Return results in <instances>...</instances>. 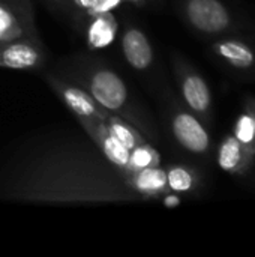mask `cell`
I'll list each match as a JSON object with an SVG mask.
<instances>
[{
  "mask_svg": "<svg viewBox=\"0 0 255 257\" xmlns=\"http://www.w3.org/2000/svg\"><path fill=\"white\" fill-rule=\"evenodd\" d=\"M89 93L108 111L120 110L128 99V89L123 80L111 69H96L89 80Z\"/></svg>",
  "mask_w": 255,
  "mask_h": 257,
  "instance_id": "6da1fadb",
  "label": "cell"
},
{
  "mask_svg": "<svg viewBox=\"0 0 255 257\" xmlns=\"http://www.w3.org/2000/svg\"><path fill=\"white\" fill-rule=\"evenodd\" d=\"M186 14L192 26L206 33H218L228 24V14L218 0H189Z\"/></svg>",
  "mask_w": 255,
  "mask_h": 257,
  "instance_id": "7a4b0ae2",
  "label": "cell"
},
{
  "mask_svg": "<svg viewBox=\"0 0 255 257\" xmlns=\"http://www.w3.org/2000/svg\"><path fill=\"white\" fill-rule=\"evenodd\" d=\"M42 51L35 42L15 39L0 44V66L9 69H33L42 63Z\"/></svg>",
  "mask_w": 255,
  "mask_h": 257,
  "instance_id": "3957f363",
  "label": "cell"
},
{
  "mask_svg": "<svg viewBox=\"0 0 255 257\" xmlns=\"http://www.w3.org/2000/svg\"><path fill=\"white\" fill-rule=\"evenodd\" d=\"M53 87L63 99V102L69 107V110L80 119V120H102L105 116L98 108V102L92 98V95L77 86L66 84L57 80H51Z\"/></svg>",
  "mask_w": 255,
  "mask_h": 257,
  "instance_id": "277c9868",
  "label": "cell"
},
{
  "mask_svg": "<svg viewBox=\"0 0 255 257\" xmlns=\"http://www.w3.org/2000/svg\"><path fill=\"white\" fill-rule=\"evenodd\" d=\"M81 123L89 131V134L95 139V142L101 146L104 155L107 157V160L110 163H113L114 166H117L120 169H128L131 149H128L126 146H123L108 131V128L105 126V123H102L101 120H96V122L81 120Z\"/></svg>",
  "mask_w": 255,
  "mask_h": 257,
  "instance_id": "5b68a950",
  "label": "cell"
},
{
  "mask_svg": "<svg viewBox=\"0 0 255 257\" xmlns=\"http://www.w3.org/2000/svg\"><path fill=\"white\" fill-rule=\"evenodd\" d=\"M173 133L177 142L191 152L200 154L209 148V136L192 114L179 113L173 119Z\"/></svg>",
  "mask_w": 255,
  "mask_h": 257,
  "instance_id": "8992f818",
  "label": "cell"
},
{
  "mask_svg": "<svg viewBox=\"0 0 255 257\" xmlns=\"http://www.w3.org/2000/svg\"><path fill=\"white\" fill-rule=\"evenodd\" d=\"M122 50L128 63L138 71L147 69L153 62V50L147 36L140 29H128L122 38Z\"/></svg>",
  "mask_w": 255,
  "mask_h": 257,
  "instance_id": "52a82bcc",
  "label": "cell"
},
{
  "mask_svg": "<svg viewBox=\"0 0 255 257\" xmlns=\"http://www.w3.org/2000/svg\"><path fill=\"white\" fill-rule=\"evenodd\" d=\"M116 35H117V21L113 17V14L108 12V14L92 17V21L87 27L86 38H87V44L92 48L101 50L111 45L116 39Z\"/></svg>",
  "mask_w": 255,
  "mask_h": 257,
  "instance_id": "ba28073f",
  "label": "cell"
},
{
  "mask_svg": "<svg viewBox=\"0 0 255 257\" xmlns=\"http://www.w3.org/2000/svg\"><path fill=\"white\" fill-rule=\"evenodd\" d=\"M131 185L141 194L155 196L167 187V173L156 167H147L143 170L132 172Z\"/></svg>",
  "mask_w": 255,
  "mask_h": 257,
  "instance_id": "9c48e42d",
  "label": "cell"
},
{
  "mask_svg": "<svg viewBox=\"0 0 255 257\" xmlns=\"http://www.w3.org/2000/svg\"><path fill=\"white\" fill-rule=\"evenodd\" d=\"M183 98L188 105L195 111H206L210 105V92L207 84L197 75L185 78L182 86Z\"/></svg>",
  "mask_w": 255,
  "mask_h": 257,
  "instance_id": "30bf717a",
  "label": "cell"
},
{
  "mask_svg": "<svg viewBox=\"0 0 255 257\" xmlns=\"http://www.w3.org/2000/svg\"><path fill=\"white\" fill-rule=\"evenodd\" d=\"M27 29L20 15L9 6L0 3V44L21 39L27 35Z\"/></svg>",
  "mask_w": 255,
  "mask_h": 257,
  "instance_id": "8fae6325",
  "label": "cell"
},
{
  "mask_svg": "<svg viewBox=\"0 0 255 257\" xmlns=\"http://www.w3.org/2000/svg\"><path fill=\"white\" fill-rule=\"evenodd\" d=\"M219 54L222 57H225L228 62H231L234 66H240V68H246L254 62V54L252 51L245 47L240 42H234V41H228L219 45Z\"/></svg>",
  "mask_w": 255,
  "mask_h": 257,
  "instance_id": "7c38bea8",
  "label": "cell"
},
{
  "mask_svg": "<svg viewBox=\"0 0 255 257\" xmlns=\"http://www.w3.org/2000/svg\"><path fill=\"white\" fill-rule=\"evenodd\" d=\"M158 164H159L158 152L152 146L140 143L138 146H135L131 151L128 170L137 172V170H143V169H147V167H156Z\"/></svg>",
  "mask_w": 255,
  "mask_h": 257,
  "instance_id": "4fadbf2b",
  "label": "cell"
},
{
  "mask_svg": "<svg viewBox=\"0 0 255 257\" xmlns=\"http://www.w3.org/2000/svg\"><path fill=\"white\" fill-rule=\"evenodd\" d=\"M108 131L123 145L126 146L128 149H134L135 146H138L141 143V139L140 136L137 134L135 130H132L126 122H123L122 119H117V117H110L107 120V125Z\"/></svg>",
  "mask_w": 255,
  "mask_h": 257,
  "instance_id": "5bb4252c",
  "label": "cell"
},
{
  "mask_svg": "<svg viewBox=\"0 0 255 257\" xmlns=\"http://www.w3.org/2000/svg\"><path fill=\"white\" fill-rule=\"evenodd\" d=\"M240 161V146H239V140L237 139H227L221 149H219V158H218V163H219V167L230 172L233 169H236V166L239 164Z\"/></svg>",
  "mask_w": 255,
  "mask_h": 257,
  "instance_id": "9a60e30c",
  "label": "cell"
},
{
  "mask_svg": "<svg viewBox=\"0 0 255 257\" xmlns=\"http://www.w3.org/2000/svg\"><path fill=\"white\" fill-rule=\"evenodd\" d=\"M167 185L179 193L188 191L192 188V176L188 170L182 167H174L167 173Z\"/></svg>",
  "mask_w": 255,
  "mask_h": 257,
  "instance_id": "2e32d148",
  "label": "cell"
},
{
  "mask_svg": "<svg viewBox=\"0 0 255 257\" xmlns=\"http://www.w3.org/2000/svg\"><path fill=\"white\" fill-rule=\"evenodd\" d=\"M255 137V120L251 116H242L236 125V139L239 143H251Z\"/></svg>",
  "mask_w": 255,
  "mask_h": 257,
  "instance_id": "e0dca14e",
  "label": "cell"
},
{
  "mask_svg": "<svg viewBox=\"0 0 255 257\" xmlns=\"http://www.w3.org/2000/svg\"><path fill=\"white\" fill-rule=\"evenodd\" d=\"M123 0H96L95 5L92 6V9L87 11V14L90 17H95V15H101V14H108V12H113Z\"/></svg>",
  "mask_w": 255,
  "mask_h": 257,
  "instance_id": "ac0fdd59",
  "label": "cell"
},
{
  "mask_svg": "<svg viewBox=\"0 0 255 257\" xmlns=\"http://www.w3.org/2000/svg\"><path fill=\"white\" fill-rule=\"evenodd\" d=\"M164 205L167 208H174V206H179L180 205V199L176 196V194H168L164 197Z\"/></svg>",
  "mask_w": 255,
  "mask_h": 257,
  "instance_id": "d6986e66",
  "label": "cell"
},
{
  "mask_svg": "<svg viewBox=\"0 0 255 257\" xmlns=\"http://www.w3.org/2000/svg\"><path fill=\"white\" fill-rule=\"evenodd\" d=\"M95 2L96 0H74V3L80 8V9H83V11H89V9H92V6L95 5Z\"/></svg>",
  "mask_w": 255,
  "mask_h": 257,
  "instance_id": "ffe728a7",
  "label": "cell"
},
{
  "mask_svg": "<svg viewBox=\"0 0 255 257\" xmlns=\"http://www.w3.org/2000/svg\"><path fill=\"white\" fill-rule=\"evenodd\" d=\"M53 2H62V0H53Z\"/></svg>",
  "mask_w": 255,
  "mask_h": 257,
  "instance_id": "44dd1931",
  "label": "cell"
}]
</instances>
